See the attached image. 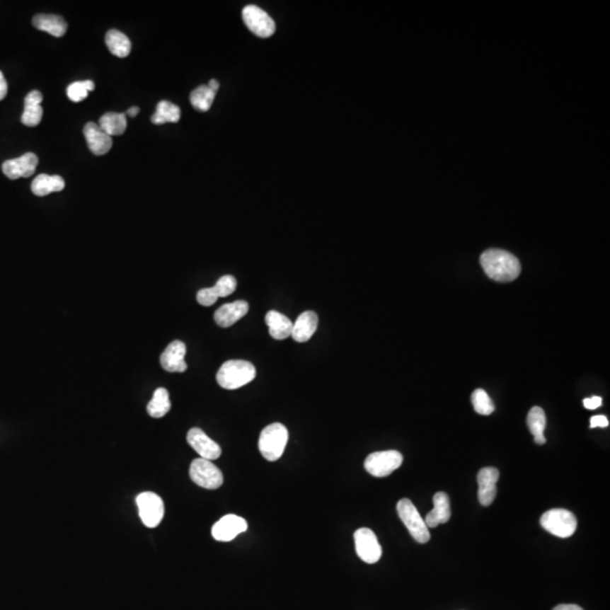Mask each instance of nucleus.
<instances>
[{
  "instance_id": "nucleus-23",
  "label": "nucleus",
  "mask_w": 610,
  "mask_h": 610,
  "mask_svg": "<svg viewBox=\"0 0 610 610\" xmlns=\"http://www.w3.org/2000/svg\"><path fill=\"white\" fill-rule=\"evenodd\" d=\"M64 180L59 175L40 174L31 185L32 192L38 197L48 196L52 192L64 190Z\"/></svg>"
},
{
  "instance_id": "nucleus-19",
  "label": "nucleus",
  "mask_w": 610,
  "mask_h": 610,
  "mask_svg": "<svg viewBox=\"0 0 610 610\" xmlns=\"http://www.w3.org/2000/svg\"><path fill=\"white\" fill-rule=\"evenodd\" d=\"M318 316L313 311H305L293 322V330L291 336L295 342L305 343L310 340L318 328Z\"/></svg>"
},
{
  "instance_id": "nucleus-22",
  "label": "nucleus",
  "mask_w": 610,
  "mask_h": 610,
  "mask_svg": "<svg viewBox=\"0 0 610 610\" xmlns=\"http://www.w3.org/2000/svg\"><path fill=\"white\" fill-rule=\"evenodd\" d=\"M34 28L47 32L52 37L62 38L67 31V23L62 16L52 14H39L34 16Z\"/></svg>"
},
{
  "instance_id": "nucleus-15",
  "label": "nucleus",
  "mask_w": 610,
  "mask_h": 610,
  "mask_svg": "<svg viewBox=\"0 0 610 610\" xmlns=\"http://www.w3.org/2000/svg\"><path fill=\"white\" fill-rule=\"evenodd\" d=\"M500 473L494 467L483 468L477 475L478 500L484 507H488L495 500L496 483Z\"/></svg>"
},
{
  "instance_id": "nucleus-21",
  "label": "nucleus",
  "mask_w": 610,
  "mask_h": 610,
  "mask_svg": "<svg viewBox=\"0 0 610 610\" xmlns=\"http://www.w3.org/2000/svg\"><path fill=\"white\" fill-rule=\"evenodd\" d=\"M266 325L269 328V335L276 340L289 338L293 330V322L278 311H269L266 314Z\"/></svg>"
},
{
  "instance_id": "nucleus-34",
  "label": "nucleus",
  "mask_w": 610,
  "mask_h": 610,
  "mask_svg": "<svg viewBox=\"0 0 610 610\" xmlns=\"http://www.w3.org/2000/svg\"><path fill=\"white\" fill-rule=\"evenodd\" d=\"M609 425V422H608V418L604 415H597V416H594V418H591L590 420V427H607Z\"/></svg>"
},
{
  "instance_id": "nucleus-1",
  "label": "nucleus",
  "mask_w": 610,
  "mask_h": 610,
  "mask_svg": "<svg viewBox=\"0 0 610 610\" xmlns=\"http://www.w3.org/2000/svg\"><path fill=\"white\" fill-rule=\"evenodd\" d=\"M480 263L490 280L509 283L517 280L521 272V263L512 253L501 249H490L483 253Z\"/></svg>"
},
{
  "instance_id": "nucleus-27",
  "label": "nucleus",
  "mask_w": 610,
  "mask_h": 610,
  "mask_svg": "<svg viewBox=\"0 0 610 610\" xmlns=\"http://www.w3.org/2000/svg\"><path fill=\"white\" fill-rule=\"evenodd\" d=\"M171 409V401L168 391L164 388L155 390L153 399L147 405V413L153 418H162Z\"/></svg>"
},
{
  "instance_id": "nucleus-9",
  "label": "nucleus",
  "mask_w": 610,
  "mask_h": 610,
  "mask_svg": "<svg viewBox=\"0 0 610 610\" xmlns=\"http://www.w3.org/2000/svg\"><path fill=\"white\" fill-rule=\"evenodd\" d=\"M244 23L252 33L257 37H272L276 30L274 20L266 11L255 5L246 6L242 11Z\"/></svg>"
},
{
  "instance_id": "nucleus-32",
  "label": "nucleus",
  "mask_w": 610,
  "mask_h": 610,
  "mask_svg": "<svg viewBox=\"0 0 610 610\" xmlns=\"http://www.w3.org/2000/svg\"><path fill=\"white\" fill-rule=\"evenodd\" d=\"M213 289L219 297H229V295L236 292V280L233 276H231V275L223 276V277L217 280L215 286H213Z\"/></svg>"
},
{
  "instance_id": "nucleus-30",
  "label": "nucleus",
  "mask_w": 610,
  "mask_h": 610,
  "mask_svg": "<svg viewBox=\"0 0 610 610\" xmlns=\"http://www.w3.org/2000/svg\"><path fill=\"white\" fill-rule=\"evenodd\" d=\"M94 90H96V84L93 81H75L67 87V96L70 101L79 103L84 101L88 96V93Z\"/></svg>"
},
{
  "instance_id": "nucleus-2",
  "label": "nucleus",
  "mask_w": 610,
  "mask_h": 610,
  "mask_svg": "<svg viewBox=\"0 0 610 610\" xmlns=\"http://www.w3.org/2000/svg\"><path fill=\"white\" fill-rule=\"evenodd\" d=\"M255 365L243 359L225 362L217 372V384L227 390H236L250 384L255 378Z\"/></svg>"
},
{
  "instance_id": "nucleus-25",
  "label": "nucleus",
  "mask_w": 610,
  "mask_h": 610,
  "mask_svg": "<svg viewBox=\"0 0 610 610\" xmlns=\"http://www.w3.org/2000/svg\"><path fill=\"white\" fill-rule=\"evenodd\" d=\"M98 125L110 137L120 136L126 132L127 117L125 113H108L102 115Z\"/></svg>"
},
{
  "instance_id": "nucleus-36",
  "label": "nucleus",
  "mask_w": 610,
  "mask_h": 610,
  "mask_svg": "<svg viewBox=\"0 0 610 610\" xmlns=\"http://www.w3.org/2000/svg\"><path fill=\"white\" fill-rule=\"evenodd\" d=\"M7 92H8V86H7V81H6L5 76L4 74L0 71V101H3L4 98L7 96Z\"/></svg>"
},
{
  "instance_id": "nucleus-26",
  "label": "nucleus",
  "mask_w": 610,
  "mask_h": 610,
  "mask_svg": "<svg viewBox=\"0 0 610 610\" xmlns=\"http://www.w3.org/2000/svg\"><path fill=\"white\" fill-rule=\"evenodd\" d=\"M526 424L529 427L530 432L535 437V442L537 444H545L546 443V437H543V431L546 427V415L543 412V409L541 407H534L530 409L528 418H526Z\"/></svg>"
},
{
  "instance_id": "nucleus-11",
  "label": "nucleus",
  "mask_w": 610,
  "mask_h": 610,
  "mask_svg": "<svg viewBox=\"0 0 610 610\" xmlns=\"http://www.w3.org/2000/svg\"><path fill=\"white\" fill-rule=\"evenodd\" d=\"M187 441L202 459L212 461V460L219 459L221 456V447L200 428H191L190 431L188 432Z\"/></svg>"
},
{
  "instance_id": "nucleus-16",
  "label": "nucleus",
  "mask_w": 610,
  "mask_h": 610,
  "mask_svg": "<svg viewBox=\"0 0 610 610\" xmlns=\"http://www.w3.org/2000/svg\"><path fill=\"white\" fill-rule=\"evenodd\" d=\"M84 136L86 138L87 145L93 154L101 156L109 153L113 147V137L100 128L98 123L88 122L84 127Z\"/></svg>"
},
{
  "instance_id": "nucleus-33",
  "label": "nucleus",
  "mask_w": 610,
  "mask_h": 610,
  "mask_svg": "<svg viewBox=\"0 0 610 610\" xmlns=\"http://www.w3.org/2000/svg\"><path fill=\"white\" fill-rule=\"evenodd\" d=\"M217 300H219V297L216 295L213 287L200 289L197 293V301L202 306H212V305L215 304Z\"/></svg>"
},
{
  "instance_id": "nucleus-18",
  "label": "nucleus",
  "mask_w": 610,
  "mask_h": 610,
  "mask_svg": "<svg viewBox=\"0 0 610 610\" xmlns=\"http://www.w3.org/2000/svg\"><path fill=\"white\" fill-rule=\"evenodd\" d=\"M434 509L426 515L425 524L427 528H435L441 524H447L450 520V500L447 493L439 492L433 496Z\"/></svg>"
},
{
  "instance_id": "nucleus-17",
  "label": "nucleus",
  "mask_w": 610,
  "mask_h": 610,
  "mask_svg": "<svg viewBox=\"0 0 610 610\" xmlns=\"http://www.w3.org/2000/svg\"><path fill=\"white\" fill-rule=\"evenodd\" d=\"M249 311V304L246 301H236L221 305L214 314V320L221 328H229L242 319Z\"/></svg>"
},
{
  "instance_id": "nucleus-8",
  "label": "nucleus",
  "mask_w": 610,
  "mask_h": 610,
  "mask_svg": "<svg viewBox=\"0 0 610 610\" xmlns=\"http://www.w3.org/2000/svg\"><path fill=\"white\" fill-rule=\"evenodd\" d=\"M139 517L147 528H156L164 517V503L155 493H142L136 498Z\"/></svg>"
},
{
  "instance_id": "nucleus-31",
  "label": "nucleus",
  "mask_w": 610,
  "mask_h": 610,
  "mask_svg": "<svg viewBox=\"0 0 610 610\" xmlns=\"http://www.w3.org/2000/svg\"><path fill=\"white\" fill-rule=\"evenodd\" d=\"M471 403H473L475 412L479 415L488 416L495 410L494 403H493L490 396L488 395V392L483 389H477L473 392Z\"/></svg>"
},
{
  "instance_id": "nucleus-37",
  "label": "nucleus",
  "mask_w": 610,
  "mask_h": 610,
  "mask_svg": "<svg viewBox=\"0 0 610 610\" xmlns=\"http://www.w3.org/2000/svg\"><path fill=\"white\" fill-rule=\"evenodd\" d=\"M553 610H583L582 608L580 607L577 605H568V604H564V605H558L554 608Z\"/></svg>"
},
{
  "instance_id": "nucleus-5",
  "label": "nucleus",
  "mask_w": 610,
  "mask_h": 610,
  "mask_svg": "<svg viewBox=\"0 0 610 610\" xmlns=\"http://www.w3.org/2000/svg\"><path fill=\"white\" fill-rule=\"evenodd\" d=\"M397 511L399 518L406 526L415 541L420 543H426L430 541L431 535L425 521L420 517V512L410 500L403 498L398 502Z\"/></svg>"
},
{
  "instance_id": "nucleus-24",
  "label": "nucleus",
  "mask_w": 610,
  "mask_h": 610,
  "mask_svg": "<svg viewBox=\"0 0 610 610\" xmlns=\"http://www.w3.org/2000/svg\"><path fill=\"white\" fill-rule=\"evenodd\" d=\"M105 43L110 52L119 58H126L132 51V41L118 30H110L105 35Z\"/></svg>"
},
{
  "instance_id": "nucleus-20",
  "label": "nucleus",
  "mask_w": 610,
  "mask_h": 610,
  "mask_svg": "<svg viewBox=\"0 0 610 610\" xmlns=\"http://www.w3.org/2000/svg\"><path fill=\"white\" fill-rule=\"evenodd\" d=\"M43 101L42 93L39 91H32L26 96L24 101V113L22 115V123L26 127H37L43 117V109L41 103Z\"/></svg>"
},
{
  "instance_id": "nucleus-6",
  "label": "nucleus",
  "mask_w": 610,
  "mask_h": 610,
  "mask_svg": "<svg viewBox=\"0 0 610 610\" xmlns=\"http://www.w3.org/2000/svg\"><path fill=\"white\" fill-rule=\"evenodd\" d=\"M403 456L396 450L379 451L365 459V471L372 476L382 478L389 476L403 464Z\"/></svg>"
},
{
  "instance_id": "nucleus-10",
  "label": "nucleus",
  "mask_w": 610,
  "mask_h": 610,
  "mask_svg": "<svg viewBox=\"0 0 610 610\" xmlns=\"http://www.w3.org/2000/svg\"><path fill=\"white\" fill-rule=\"evenodd\" d=\"M357 556L367 564L378 562L382 555V548L374 532L367 528H361L354 534Z\"/></svg>"
},
{
  "instance_id": "nucleus-35",
  "label": "nucleus",
  "mask_w": 610,
  "mask_h": 610,
  "mask_svg": "<svg viewBox=\"0 0 610 610\" xmlns=\"http://www.w3.org/2000/svg\"><path fill=\"white\" fill-rule=\"evenodd\" d=\"M602 397H598V396H594V397L587 398L583 401V405H585V408L590 409V410H594V409L599 408L602 406Z\"/></svg>"
},
{
  "instance_id": "nucleus-28",
  "label": "nucleus",
  "mask_w": 610,
  "mask_h": 610,
  "mask_svg": "<svg viewBox=\"0 0 610 610\" xmlns=\"http://www.w3.org/2000/svg\"><path fill=\"white\" fill-rule=\"evenodd\" d=\"M181 118L180 108L168 101H161L157 104L156 113L151 117V122L154 125H163L166 122H178Z\"/></svg>"
},
{
  "instance_id": "nucleus-39",
  "label": "nucleus",
  "mask_w": 610,
  "mask_h": 610,
  "mask_svg": "<svg viewBox=\"0 0 610 610\" xmlns=\"http://www.w3.org/2000/svg\"><path fill=\"white\" fill-rule=\"evenodd\" d=\"M207 86L209 87L210 90L213 91V92L216 93V92H217V91H219V81H216V79H212V81H209V84H208Z\"/></svg>"
},
{
  "instance_id": "nucleus-4",
  "label": "nucleus",
  "mask_w": 610,
  "mask_h": 610,
  "mask_svg": "<svg viewBox=\"0 0 610 610\" xmlns=\"http://www.w3.org/2000/svg\"><path fill=\"white\" fill-rule=\"evenodd\" d=\"M541 524L551 535L568 538L577 530V520L568 510L553 509L541 515Z\"/></svg>"
},
{
  "instance_id": "nucleus-12",
  "label": "nucleus",
  "mask_w": 610,
  "mask_h": 610,
  "mask_svg": "<svg viewBox=\"0 0 610 610\" xmlns=\"http://www.w3.org/2000/svg\"><path fill=\"white\" fill-rule=\"evenodd\" d=\"M246 529L248 524L243 518L236 514H227L214 524L212 536L217 541L227 543L233 541L242 532L246 531Z\"/></svg>"
},
{
  "instance_id": "nucleus-14",
  "label": "nucleus",
  "mask_w": 610,
  "mask_h": 610,
  "mask_svg": "<svg viewBox=\"0 0 610 610\" xmlns=\"http://www.w3.org/2000/svg\"><path fill=\"white\" fill-rule=\"evenodd\" d=\"M185 354H187V347L185 343L181 340H174L168 345L161 355V365L168 372H185L188 369L185 361Z\"/></svg>"
},
{
  "instance_id": "nucleus-13",
  "label": "nucleus",
  "mask_w": 610,
  "mask_h": 610,
  "mask_svg": "<svg viewBox=\"0 0 610 610\" xmlns=\"http://www.w3.org/2000/svg\"><path fill=\"white\" fill-rule=\"evenodd\" d=\"M39 159L34 153H26L17 159L5 161L1 166L4 174L11 180L31 177L37 170Z\"/></svg>"
},
{
  "instance_id": "nucleus-38",
  "label": "nucleus",
  "mask_w": 610,
  "mask_h": 610,
  "mask_svg": "<svg viewBox=\"0 0 610 610\" xmlns=\"http://www.w3.org/2000/svg\"><path fill=\"white\" fill-rule=\"evenodd\" d=\"M139 111H140L139 108L132 107V108H129L128 111H127L126 113H127V115H129V117H132V118H134V117H136V115H137L138 113H139Z\"/></svg>"
},
{
  "instance_id": "nucleus-3",
  "label": "nucleus",
  "mask_w": 610,
  "mask_h": 610,
  "mask_svg": "<svg viewBox=\"0 0 610 610\" xmlns=\"http://www.w3.org/2000/svg\"><path fill=\"white\" fill-rule=\"evenodd\" d=\"M289 442V431L280 423L270 424L263 428L259 437V451L265 459L276 461L283 456Z\"/></svg>"
},
{
  "instance_id": "nucleus-29",
  "label": "nucleus",
  "mask_w": 610,
  "mask_h": 610,
  "mask_svg": "<svg viewBox=\"0 0 610 610\" xmlns=\"http://www.w3.org/2000/svg\"><path fill=\"white\" fill-rule=\"evenodd\" d=\"M216 93L210 90L207 85L197 87L190 94V102L192 107L202 113H207L215 100Z\"/></svg>"
},
{
  "instance_id": "nucleus-7",
  "label": "nucleus",
  "mask_w": 610,
  "mask_h": 610,
  "mask_svg": "<svg viewBox=\"0 0 610 610\" xmlns=\"http://www.w3.org/2000/svg\"><path fill=\"white\" fill-rule=\"evenodd\" d=\"M191 480L206 490H217L224 483L223 473L210 460L195 459L189 471Z\"/></svg>"
}]
</instances>
